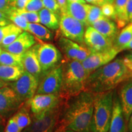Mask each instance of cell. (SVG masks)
I'll return each instance as SVG.
<instances>
[{"label": "cell", "mask_w": 132, "mask_h": 132, "mask_svg": "<svg viewBox=\"0 0 132 132\" xmlns=\"http://www.w3.org/2000/svg\"><path fill=\"white\" fill-rule=\"evenodd\" d=\"M93 94L91 132H108L113 108L114 90Z\"/></svg>", "instance_id": "cell-4"}, {"label": "cell", "mask_w": 132, "mask_h": 132, "mask_svg": "<svg viewBox=\"0 0 132 132\" xmlns=\"http://www.w3.org/2000/svg\"><path fill=\"white\" fill-rule=\"evenodd\" d=\"M89 7L90 5L86 3L67 2L66 13L86 25L87 15Z\"/></svg>", "instance_id": "cell-19"}, {"label": "cell", "mask_w": 132, "mask_h": 132, "mask_svg": "<svg viewBox=\"0 0 132 132\" xmlns=\"http://www.w3.org/2000/svg\"><path fill=\"white\" fill-rule=\"evenodd\" d=\"M59 30L62 37L80 44L84 43L85 25L67 13L62 14L59 20Z\"/></svg>", "instance_id": "cell-7"}, {"label": "cell", "mask_w": 132, "mask_h": 132, "mask_svg": "<svg viewBox=\"0 0 132 132\" xmlns=\"http://www.w3.org/2000/svg\"><path fill=\"white\" fill-rule=\"evenodd\" d=\"M85 1L90 4L98 6V7H101L106 3L105 0H85Z\"/></svg>", "instance_id": "cell-42"}, {"label": "cell", "mask_w": 132, "mask_h": 132, "mask_svg": "<svg viewBox=\"0 0 132 132\" xmlns=\"http://www.w3.org/2000/svg\"><path fill=\"white\" fill-rule=\"evenodd\" d=\"M0 64L23 67L22 54H16L2 50L0 54Z\"/></svg>", "instance_id": "cell-27"}, {"label": "cell", "mask_w": 132, "mask_h": 132, "mask_svg": "<svg viewBox=\"0 0 132 132\" xmlns=\"http://www.w3.org/2000/svg\"><path fill=\"white\" fill-rule=\"evenodd\" d=\"M130 132H132V131H130Z\"/></svg>", "instance_id": "cell-56"}, {"label": "cell", "mask_w": 132, "mask_h": 132, "mask_svg": "<svg viewBox=\"0 0 132 132\" xmlns=\"http://www.w3.org/2000/svg\"><path fill=\"white\" fill-rule=\"evenodd\" d=\"M91 26L113 43L119 34V28L116 22L105 16L97 20Z\"/></svg>", "instance_id": "cell-17"}, {"label": "cell", "mask_w": 132, "mask_h": 132, "mask_svg": "<svg viewBox=\"0 0 132 132\" xmlns=\"http://www.w3.org/2000/svg\"><path fill=\"white\" fill-rule=\"evenodd\" d=\"M23 32V30L20 28L17 27L16 29H15L14 30L11 31V32H9L7 36H6L4 37V39H3L2 42H1V45L3 48L4 47H7L11 43H12L15 40L16 38L19 36L21 32Z\"/></svg>", "instance_id": "cell-30"}, {"label": "cell", "mask_w": 132, "mask_h": 132, "mask_svg": "<svg viewBox=\"0 0 132 132\" xmlns=\"http://www.w3.org/2000/svg\"><path fill=\"white\" fill-rule=\"evenodd\" d=\"M4 132H21L17 123L11 118L8 120Z\"/></svg>", "instance_id": "cell-38"}, {"label": "cell", "mask_w": 132, "mask_h": 132, "mask_svg": "<svg viewBox=\"0 0 132 132\" xmlns=\"http://www.w3.org/2000/svg\"><path fill=\"white\" fill-rule=\"evenodd\" d=\"M35 45L42 77L47 72L60 65L62 54L55 46L50 43L41 42Z\"/></svg>", "instance_id": "cell-6"}, {"label": "cell", "mask_w": 132, "mask_h": 132, "mask_svg": "<svg viewBox=\"0 0 132 132\" xmlns=\"http://www.w3.org/2000/svg\"><path fill=\"white\" fill-rule=\"evenodd\" d=\"M132 50V39L123 47L122 50Z\"/></svg>", "instance_id": "cell-45"}, {"label": "cell", "mask_w": 132, "mask_h": 132, "mask_svg": "<svg viewBox=\"0 0 132 132\" xmlns=\"http://www.w3.org/2000/svg\"><path fill=\"white\" fill-rule=\"evenodd\" d=\"M84 43L93 52L107 50L113 47V43L91 26H87L84 35Z\"/></svg>", "instance_id": "cell-13"}, {"label": "cell", "mask_w": 132, "mask_h": 132, "mask_svg": "<svg viewBox=\"0 0 132 132\" xmlns=\"http://www.w3.org/2000/svg\"><path fill=\"white\" fill-rule=\"evenodd\" d=\"M23 72L24 69L21 67L0 64V79L8 83L17 80Z\"/></svg>", "instance_id": "cell-23"}, {"label": "cell", "mask_w": 132, "mask_h": 132, "mask_svg": "<svg viewBox=\"0 0 132 132\" xmlns=\"http://www.w3.org/2000/svg\"><path fill=\"white\" fill-rule=\"evenodd\" d=\"M58 44L67 60H75L80 48L78 43L62 36L59 38Z\"/></svg>", "instance_id": "cell-22"}, {"label": "cell", "mask_w": 132, "mask_h": 132, "mask_svg": "<svg viewBox=\"0 0 132 132\" xmlns=\"http://www.w3.org/2000/svg\"><path fill=\"white\" fill-rule=\"evenodd\" d=\"M123 59H126V60H128V61H132V51L129 54H128Z\"/></svg>", "instance_id": "cell-48"}, {"label": "cell", "mask_w": 132, "mask_h": 132, "mask_svg": "<svg viewBox=\"0 0 132 132\" xmlns=\"http://www.w3.org/2000/svg\"><path fill=\"white\" fill-rule=\"evenodd\" d=\"M39 80L32 74L24 70L20 77L9 84L23 103L29 101L35 95L39 85Z\"/></svg>", "instance_id": "cell-8"}, {"label": "cell", "mask_w": 132, "mask_h": 132, "mask_svg": "<svg viewBox=\"0 0 132 132\" xmlns=\"http://www.w3.org/2000/svg\"><path fill=\"white\" fill-rule=\"evenodd\" d=\"M24 104L9 85L0 89V114L4 118L20 108Z\"/></svg>", "instance_id": "cell-12"}, {"label": "cell", "mask_w": 132, "mask_h": 132, "mask_svg": "<svg viewBox=\"0 0 132 132\" xmlns=\"http://www.w3.org/2000/svg\"><path fill=\"white\" fill-rule=\"evenodd\" d=\"M119 98L125 120L128 122L132 113V79H128L127 81L122 86Z\"/></svg>", "instance_id": "cell-18"}, {"label": "cell", "mask_w": 132, "mask_h": 132, "mask_svg": "<svg viewBox=\"0 0 132 132\" xmlns=\"http://www.w3.org/2000/svg\"><path fill=\"white\" fill-rule=\"evenodd\" d=\"M4 128L3 124H1L0 123V132H4Z\"/></svg>", "instance_id": "cell-51"}, {"label": "cell", "mask_w": 132, "mask_h": 132, "mask_svg": "<svg viewBox=\"0 0 132 132\" xmlns=\"http://www.w3.org/2000/svg\"><path fill=\"white\" fill-rule=\"evenodd\" d=\"M10 23H11V21L8 19L6 14L0 11V26H5Z\"/></svg>", "instance_id": "cell-40"}, {"label": "cell", "mask_w": 132, "mask_h": 132, "mask_svg": "<svg viewBox=\"0 0 132 132\" xmlns=\"http://www.w3.org/2000/svg\"><path fill=\"white\" fill-rule=\"evenodd\" d=\"M93 52L89 48L87 47L85 44H80L78 54L76 57L75 61L81 62L85 60Z\"/></svg>", "instance_id": "cell-34"}, {"label": "cell", "mask_w": 132, "mask_h": 132, "mask_svg": "<svg viewBox=\"0 0 132 132\" xmlns=\"http://www.w3.org/2000/svg\"><path fill=\"white\" fill-rule=\"evenodd\" d=\"M20 14L25 18L26 21L28 23H40L38 12H28L24 10L18 9Z\"/></svg>", "instance_id": "cell-35"}, {"label": "cell", "mask_w": 132, "mask_h": 132, "mask_svg": "<svg viewBox=\"0 0 132 132\" xmlns=\"http://www.w3.org/2000/svg\"><path fill=\"white\" fill-rule=\"evenodd\" d=\"M130 22H132V19L131 20H130Z\"/></svg>", "instance_id": "cell-55"}, {"label": "cell", "mask_w": 132, "mask_h": 132, "mask_svg": "<svg viewBox=\"0 0 132 132\" xmlns=\"http://www.w3.org/2000/svg\"><path fill=\"white\" fill-rule=\"evenodd\" d=\"M100 7L102 14L105 17L115 20V9L113 4L105 3Z\"/></svg>", "instance_id": "cell-33"}, {"label": "cell", "mask_w": 132, "mask_h": 132, "mask_svg": "<svg viewBox=\"0 0 132 132\" xmlns=\"http://www.w3.org/2000/svg\"><path fill=\"white\" fill-rule=\"evenodd\" d=\"M60 132H77V131H73V130H63V131H61Z\"/></svg>", "instance_id": "cell-53"}, {"label": "cell", "mask_w": 132, "mask_h": 132, "mask_svg": "<svg viewBox=\"0 0 132 132\" xmlns=\"http://www.w3.org/2000/svg\"><path fill=\"white\" fill-rule=\"evenodd\" d=\"M128 128H129V130L130 131H132V113L130 115V117L129 118V120H128Z\"/></svg>", "instance_id": "cell-46"}, {"label": "cell", "mask_w": 132, "mask_h": 132, "mask_svg": "<svg viewBox=\"0 0 132 132\" xmlns=\"http://www.w3.org/2000/svg\"><path fill=\"white\" fill-rule=\"evenodd\" d=\"M18 26L12 23L5 26H0V45L3 39L6 36H7L9 32L16 29Z\"/></svg>", "instance_id": "cell-36"}, {"label": "cell", "mask_w": 132, "mask_h": 132, "mask_svg": "<svg viewBox=\"0 0 132 132\" xmlns=\"http://www.w3.org/2000/svg\"><path fill=\"white\" fill-rule=\"evenodd\" d=\"M127 11L128 19L130 20L132 19V0H127Z\"/></svg>", "instance_id": "cell-43"}, {"label": "cell", "mask_w": 132, "mask_h": 132, "mask_svg": "<svg viewBox=\"0 0 132 132\" xmlns=\"http://www.w3.org/2000/svg\"><path fill=\"white\" fill-rule=\"evenodd\" d=\"M15 7L14 0H0V11L7 14Z\"/></svg>", "instance_id": "cell-37"}, {"label": "cell", "mask_w": 132, "mask_h": 132, "mask_svg": "<svg viewBox=\"0 0 132 132\" xmlns=\"http://www.w3.org/2000/svg\"><path fill=\"white\" fill-rule=\"evenodd\" d=\"M123 59V62H124L125 66L127 68V70L129 73L130 78H132V61H128L126 59Z\"/></svg>", "instance_id": "cell-44"}, {"label": "cell", "mask_w": 132, "mask_h": 132, "mask_svg": "<svg viewBox=\"0 0 132 132\" xmlns=\"http://www.w3.org/2000/svg\"><path fill=\"white\" fill-rule=\"evenodd\" d=\"M22 65L24 70L32 74L39 81L40 80L42 74L37 59L35 45L22 54Z\"/></svg>", "instance_id": "cell-16"}, {"label": "cell", "mask_w": 132, "mask_h": 132, "mask_svg": "<svg viewBox=\"0 0 132 132\" xmlns=\"http://www.w3.org/2000/svg\"><path fill=\"white\" fill-rule=\"evenodd\" d=\"M105 1L106 3H111V4H113L114 0H105Z\"/></svg>", "instance_id": "cell-52"}, {"label": "cell", "mask_w": 132, "mask_h": 132, "mask_svg": "<svg viewBox=\"0 0 132 132\" xmlns=\"http://www.w3.org/2000/svg\"><path fill=\"white\" fill-rule=\"evenodd\" d=\"M94 108V94L82 91L70 98L66 104L62 125L56 132L71 130L77 132H91L90 126Z\"/></svg>", "instance_id": "cell-1"}, {"label": "cell", "mask_w": 132, "mask_h": 132, "mask_svg": "<svg viewBox=\"0 0 132 132\" xmlns=\"http://www.w3.org/2000/svg\"><path fill=\"white\" fill-rule=\"evenodd\" d=\"M61 100L58 95L36 94L28 102L32 115L39 116L56 107Z\"/></svg>", "instance_id": "cell-11"}, {"label": "cell", "mask_w": 132, "mask_h": 132, "mask_svg": "<svg viewBox=\"0 0 132 132\" xmlns=\"http://www.w3.org/2000/svg\"><path fill=\"white\" fill-rule=\"evenodd\" d=\"M44 8L42 0H28L23 10L28 12H38Z\"/></svg>", "instance_id": "cell-31"}, {"label": "cell", "mask_w": 132, "mask_h": 132, "mask_svg": "<svg viewBox=\"0 0 132 132\" xmlns=\"http://www.w3.org/2000/svg\"><path fill=\"white\" fill-rule=\"evenodd\" d=\"M132 39V22L127 24L122 29L114 41L113 46L119 52L122 51L124 46Z\"/></svg>", "instance_id": "cell-26"}, {"label": "cell", "mask_w": 132, "mask_h": 132, "mask_svg": "<svg viewBox=\"0 0 132 132\" xmlns=\"http://www.w3.org/2000/svg\"><path fill=\"white\" fill-rule=\"evenodd\" d=\"M29 109L30 108L29 102L28 101L25 102L24 105H23L19 109V111L12 118L17 123L21 131L29 126L32 121V118L29 114Z\"/></svg>", "instance_id": "cell-25"}, {"label": "cell", "mask_w": 132, "mask_h": 132, "mask_svg": "<svg viewBox=\"0 0 132 132\" xmlns=\"http://www.w3.org/2000/svg\"><path fill=\"white\" fill-rule=\"evenodd\" d=\"M62 85L59 97L62 100H69L85 90L89 74L81 62L75 60H67L62 65Z\"/></svg>", "instance_id": "cell-3"}, {"label": "cell", "mask_w": 132, "mask_h": 132, "mask_svg": "<svg viewBox=\"0 0 132 132\" xmlns=\"http://www.w3.org/2000/svg\"><path fill=\"white\" fill-rule=\"evenodd\" d=\"M1 52H2V49H1V48L0 47V54L1 53Z\"/></svg>", "instance_id": "cell-54"}, {"label": "cell", "mask_w": 132, "mask_h": 132, "mask_svg": "<svg viewBox=\"0 0 132 132\" xmlns=\"http://www.w3.org/2000/svg\"><path fill=\"white\" fill-rule=\"evenodd\" d=\"M62 64L44 74L39 80L36 94L58 95L62 85Z\"/></svg>", "instance_id": "cell-9"}, {"label": "cell", "mask_w": 132, "mask_h": 132, "mask_svg": "<svg viewBox=\"0 0 132 132\" xmlns=\"http://www.w3.org/2000/svg\"><path fill=\"white\" fill-rule=\"evenodd\" d=\"M44 7L54 12L59 16L61 15L60 7L56 0H42Z\"/></svg>", "instance_id": "cell-32"}, {"label": "cell", "mask_w": 132, "mask_h": 132, "mask_svg": "<svg viewBox=\"0 0 132 132\" xmlns=\"http://www.w3.org/2000/svg\"><path fill=\"white\" fill-rule=\"evenodd\" d=\"M103 16H105L102 14L100 7L94 6V5H90V7L87 12L85 26H91L94 22Z\"/></svg>", "instance_id": "cell-29"}, {"label": "cell", "mask_w": 132, "mask_h": 132, "mask_svg": "<svg viewBox=\"0 0 132 132\" xmlns=\"http://www.w3.org/2000/svg\"><path fill=\"white\" fill-rule=\"evenodd\" d=\"M127 0H114L113 4L115 9V22L118 28H122L128 24L127 11Z\"/></svg>", "instance_id": "cell-20"}, {"label": "cell", "mask_w": 132, "mask_h": 132, "mask_svg": "<svg viewBox=\"0 0 132 132\" xmlns=\"http://www.w3.org/2000/svg\"><path fill=\"white\" fill-rule=\"evenodd\" d=\"M131 78L123 59L117 58L97 69L87 77L85 90L92 94L113 90L120 83Z\"/></svg>", "instance_id": "cell-2"}, {"label": "cell", "mask_w": 132, "mask_h": 132, "mask_svg": "<svg viewBox=\"0 0 132 132\" xmlns=\"http://www.w3.org/2000/svg\"><path fill=\"white\" fill-rule=\"evenodd\" d=\"M8 85H9V83H8V82H5L4 81L1 80V79H0V89Z\"/></svg>", "instance_id": "cell-47"}, {"label": "cell", "mask_w": 132, "mask_h": 132, "mask_svg": "<svg viewBox=\"0 0 132 132\" xmlns=\"http://www.w3.org/2000/svg\"><path fill=\"white\" fill-rule=\"evenodd\" d=\"M125 118L119 96L114 90L113 108L108 132H125Z\"/></svg>", "instance_id": "cell-14"}, {"label": "cell", "mask_w": 132, "mask_h": 132, "mask_svg": "<svg viewBox=\"0 0 132 132\" xmlns=\"http://www.w3.org/2000/svg\"><path fill=\"white\" fill-rule=\"evenodd\" d=\"M119 52L114 46L107 50L92 52L85 60L81 62L82 65L89 75L96 69L112 61Z\"/></svg>", "instance_id": "cell-10"}, {"label": "cell", "mask_w": 132, "mask_h": 132, "mask_svg": "<svg viewBox=\"0 0 132 132\" xmlns=\"http://www.w3.org/2000/svg\"><path fill=\"white\" fill-rule=\"evenodd\" d=\"M39 40L48 41L52 40L53 34L48 28L40 23H29L27 31Z\"/></svg>", "instance_id": "cell-24"}, {"label": "cell", "mask_w": 132, "mask_h": 132, "mask_svg": "<svg viewBox=\"0 0 132 132\" xmlns=\"http://www.w3.org/2000/svg\"><path fill=\"white\" fill-rule=\"evenodd\" d=\"M8 19L12 23L15 24L18 27L20 28L23 31H27L28 25L29 23L26 21L25 18L20 14L18 9L15 7H14L6 14Z\"/></svg>", "instance_id": "cell-28"}, {"label": "cell", "mask_w": 132, "mask_h": 132, "mask_svg": "<svg viewBox=\"0 0 132 132\" xmlns=\"http://www.w3.org/2000/svg\"><path fill=\"white\" fill-rule=\"evenodd\" d=\"M61 103L52 110L39 116H33L29 126L21 132H54L62 111Z\"/></svg>", "instance_id": "cell-5"}, {"label": "cell", "mask_w": 132, "mask_h": 132, "mask_svg": "<svg viewBox=\"0 0 132 132\" xmlns=\"http://www.w3.org/2000/svg\"><path fill=\"white\" fill-rule=\"evenodd\" d=\"M34 36L28 31H23L12 43L4 47V50L16 54H23L36 44Z\"/></svg>", "instance_id": "cell-15"}, {"label": "cell", "mask_w": 132, "mask_h": 132, "mask_svg": "<svg viewBox=\"0 0 132 132\" xmlns=\"http://www.w3.org/2000/svg\"><path fill=\"white\" fill-rule=\"evenodd\" d=\"M28 0H14V6L16 9L22 10L25 7Z\"/></svg>", "instance_id": "cell-39"}, {"label": "cell", "mask_w": 132, "mask_h": 132, "mask_svg": "<svg viewBox=\"0 0 132 132\" xmlns=\"http://www.w3.org/2000/svg\"><path fill=\"white\" fill-rule=\"evenodd\" d=\"M4 118L0 114V123L1 124H4Z\"/></svg>", "instance_id": "cell-50"}, {"label": "cell", "mask_w": 132, "mask_h": 132, "mask_svg": "<svg viewBox=\"0 0 132 132\" xmlns=\"http://www.w3.org/2000/svg\"><path fill=\"white\" fill-rule=\"evenodd\" d=\"M56 1L58 3L59 7H60L61 14H65V13H66V11H67V0H56Z\"/></svg>", "instance_id": "cell-41"}, {"label": "cell", "mask_w": 132, "mask_h": 132, "mask_svg": "<svg viewBox=\"0 0 132 132\" xmlns=\"http://www.w3.org/2000/svg\"><path fill=\"white\" fill-rule=\"evenodd\" d=\"M40 23L52 30L59 28L60 16L46 8H43L38 12Z\"/></svg>", "instance_id": "cell-21"}, {"label": "cell", "mask_w": 132, "mask_h": 132, "mask_svg": "<svg viewBox=\"0 0 132 132\" xmlns=\"http://www.w3.org/2000/svg\"><path fill=\"white\" fill-rule=\"evenodd\" d=\"M67 2H77L81 3H86L85 0H67Z\"/></svg>", "instance_id": "cell-49"}]
</instances>
